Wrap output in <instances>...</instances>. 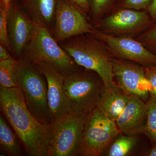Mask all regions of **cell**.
Segmentation results:
<instances>
[{"instance_id":"cell-13","label":"cell","mask_w":156,"mask_h":156,"mask_svg":"<svg viewBox=\"0 0 156 156\" xmlns=\"http://www.w3.org/2000/svg\"><path fill=\"white\" fill-rule=\"evenodd\" d=\"M150 17L146 11L122 9L105 18L101 22L100 30L116 34L136 32L150 25Z\"/></svg>"},{"instance_id":"cell-24","label":"cell","mask_w":156,"mask_h":156,"mask_svg":"<svg viewBox=\"0 0 156 156\" xmlns=\"http://www.w3.org/2000/svg\"><path fill=\"white\" fill-rule=\"evenodd\" d=\"M141 40L143 44L151 51L156 52V25L143 35Z\"/></svg>"},{"instance_id":"cell-26","label":"cell","mask_w":156,"mask_h":156,"mask_svg":"<svg viewBox=\"0 0 156 156\" xmlns=\"http://www.w3.org/2000/svg\"><path fill=\"white\" fill-rule=\"evenodd\" d=\"M73 5H74L85 14L89 13V0H67Z\"/></svg>"},{"instance_id":"cell-14","label":"cell","mask_w":156,"mask_h":156,"mask_svg":"<svg viewBox=\"0 0 156 156\" xmlns=\"http://www.w3.org/2000/svg\"><path fill=\"white\" fill-rule=\"evenodd\" d=\"M147 117L145 101L130 95L128 103L115 122L121 133L135 136L144 132Z\"/></svg>"},{"instance_id":"cell-22","label":"cell","mask_w":156,"mask_h":156,"mask_svg":"<svg viewBox=\"0 0 156 156\" xmlns=\"http://www.w3.org/2000/svg\"><path fill=\"white\" fill-rule=\"evenodd\" d=\"M8 11L9 10L0 7V44L10 52L7 27Z\"/></svg>"},{"instance_id":"cell-7","label":"cell","mask_w":156,"mask_h":156,"mask_svg":"<svg viewBox=\"0 0 156 156\" xmlns=\"http://www.w3.org/2000/svg\"><path fill=\"white\" fill-rule=\"evenodd\" d=\"M120 133L116 122L96 107L89 112L84 124L80 156L101 155Z\"/></svg>"},{"instance_id":"cell-1","label":"cell","mask_w":156,"mask_h":156,"mask_svg":"<svg viewBox=\"0 0 156 156\" xmlns=\"http://www.w3.org/2000/svg\"><path fill=\"white\" fill-rule=\"evenodd\" d=\"M2 115L30 156H47L48 126L34 116L27 106L19 87H0Z\"/></svg>"},{"instance_id":"cell-17","label":"cell","mask_w":156,"mask_h":156,"mask_svg":"<svg viewBox=\"0 0 156 156\" xmlns=\"http://www.w3.org/2000/svg\"><path fill=\"white\" fill-rule=\"evenodd\" d=\"M0 145L2 151L8 155H22L17 138L3 115H0Z\"/></svg>"},{"instance_id":"cell-4","label":"cell","mask_w":156,"mask_h":156,"mask_svg":"<svg viewBox=\"0 0 156 156\" xmlns=\"http://www.w3.org/2000/svg\"><path fill=\"white\" fill-rule=\"evenodd\" d=\"M21 58L32 63L45 62L53 65L65 76L80 69L70 55L62 48L44 25L35 22L32 37Z\"/></svg>"},{"instance_id":"cell-9","label":"cell","mask_w":156,"mask_h":156,"mask_svg":"<svg viewBox=\"0 0 156 156\" xmlns=\"http://www.w3.org/2000/svg\"><path fill=\"white\" fill-rule=\"evenodd\" d=\"M90 35L105 43L110 53L118 58L134 62L144 67L156 65V54L131 37L114 36L95 27Z\"/></svg>"},{"instance_id":"cell-15","label":"cell","mask_w":156,"mask_h":156,"mask_svg":"<svg viewBox=\"0 0 156 156\" xmlns=\"http://www.w3.org/2000/svg\"><path fill=\"white\" fill-rule=\"evenodd\" d=\"M130 96L115 82L105 87L97 106L107 117L116 122L128 103Z\"/></svg>"},{"instance_id":"cell-25","label":"cell","mask_w":156,"mask_h":156,"mask_svg":"<svg viewBox=\"0 0 156 156\" xmlns=\"http://www.w3.org/2000/svg\"><path fill=\"white\" fill-rule=\"evenodd\" d=\"M152 0H124L122 6L126 9L140 11L147 9Z\"/></svg>"},{"instance_id":"cell-8","label":"cell","mask_w":156,"mask_h":156,"mask_svg":"<svg viewBox=\"0 0 156 156\" xmlns=\"http://www.w3.org/2000/svg\"><path fill=\"white\" fill-rule=\"evenodd\" d=\"M85 15L83 11L67 0L58 1L51 31L58 43L59 44L77 36L92 33L95 27Z\"/></svg>"},{"instance_id":"cell-28","label":"cell","mask_w":156,"mask_h":156,"mask_svg":"<svg viewBox=\"0 0 156 156\" xmlns=\"http://www.w3.org/2000/svg\"><path fill=\"white\" fill-rule=\"evenodd\" d=\"M148 13L152 19L156 21V0H152L148 8Z\"/></svg>"},{"instance_id":"cell-19","label":"cell","mask_w":156,"mask_h":156,"mask_svg":"<svg viewBox=\"0 0 156 156\" xmlns=\"http://www.w3.org/2000/svg\"><path fill=\"white\" fill-rule=\"evenodd\" d=\"M138 141L136 135H123L120 133L112 144L108 153L109 156H125L130 153Z\"/></svg>"},{"instance_id":"cell-20","label":"cell","mask_w":156,"mask_h":156,"mask_svg":"<svg viewBox=\"0 0 156 156\" xmlns=\"http://www.w3.org/2000/svg\"><path fill=\"white\" fill-rule=\"evenodd\" d=\"M146 105L147 117L144 133L156 144V101L149 98Z\"/></svg>"},{"instance_id":"cell-6","label":"cell","mask_w":156,"mask_h":156,"mask_svg":"<svg viewBox=\"0 0 156 156\" xmlns=\"http://www.w3.org/2000/svg\"><path fill=\"white\" fill-rule=\"evenodd\" d=\"M89 113L67 114L48 125L47 156H80L84 124Z\"/></svg>"},{"instance_id":"cell-27","label":"cell","mask_w":156,"mask_h":156,"mask_svg":"<svg viewBox=\"0 0 156 156\" xmlns=\"http://www.w3.org/2000/svg\"><path fill=\"white\" fill-rule=\"evenodd\" d=\"M10 51L2 45L0 44V60H6L13 58Z\"/></svg>"},{"instance_id":"cell-5","label":"cell","mask_w":156,"mask_h":156,"mask_svg":"<svg viewBox=\"0 0 156 156\" xmlns=\"http://www.w3.org/2000/svg\"><path fill=\"white\" fill-rule=\"evenodd\" d=\"M17 80L29 110L41 123L50 125L48 83L44 74L35 64L21 58L18 60Z\"/></svg>"},{"instance_id":"cell-30","label":"cell","mask_w":156,"mask_h":156,"mask_svg":"<svg viewBox=\"0 0 156 156\" xmlns=\"http://www.w3.org/2000/svg\"><path fill=\"white\" fill-rule=\"evenodd\" d=\"M148 156H156V144L153 148L151 149V150L147 154Z\"/></svg>"},{"instance_id":"cell-18","label":"cell","mask_w":156,"mask_h":156,"mask_svg":"<svg viewBox=\"0 0 156 156\" xmlns=\"http://www.w3.org/2000/svg\"><path fill=\"white\" fill-rule=\"evenodd\" d=\"M18 60L14 57L0 60V87H18L17 80Z\"/></svg>"},{"instance_id":"cell-21","label":"cell","mask_w":156,"mask_h":156,"mask_svg":"<svg viewBox=\"0 0 156 156\" xmlns=\"http://www.w3.org/2000/svg\"><path fill=\"white\" fill-rule=\"evenodd\" d=\"M114 0H89V12L94 20L100 19L113 2Z\"/></svg>"},{"instance_id":"cell-12","label":"cell","mask_w":156,"mask_h":156,"mask_svg":"<svg viewBox=\"0 0 156 156\" xmlns=\"http://www.w3.org/2000/svg\"><path fill=\"white\" fill-rule=\"evenodd\" d=\"M44 74L48 83V99L51 123L69 114L64 92L65 76L45 62L33 63Z\"/></svg>"},{"instance_id":"cell-29","label":"cell","mask_w":156,"mask_h":156,"mask_svg":"<svg viewBox=\"0 0 156 156\" xmlns=\"http://www.w3.org/2000/svg\"><path fill=\"white\" fill-rule=\"evenodd\" d=\"M12 0H0V7L9 10Z\"/></svg>"},{"instance_id":"cell-23","label":"cell","mask_w":156,"mask_h":156,"mask_svg":"<svg viewBox=\"0 0 156 156\" xmlns=\"http://www.w3.org/2000/svg\"><path fill=\"white\" fill-rule=\"evenodd\" d=\"M144 67L145 77L149 84V98L156 101V65Z\"/></svg>"},{"instance_id":"cell-3","label":"cell","mask_w":156,"mask_h":156,"mask_svg":"<svg viewBox=\"0 0 156 156\" xmlns=\"http://www.w3.org/2000/svg\"><path fill=\"white\" fill-rule=\"evenodd\" d=\"M63 87L69 113L85 114L98 105L105 85L96 73L85 69L65 76Z\"/></svg>"},{"instance_id":"cell-2","label":"cell","mask_w":156,"mask_h":156,"mask_svg":"<svg viewBox=\"0 0 156 156\" xmlns=\"http://www.w3.org/2000/svg\"><path fill=\"white\" fill-rule=\"evenodd\" d=\"M86 34L73 37L59 44L79 66L96 73L106 88L115 83L113 59L100 40Z\"/></svg>"},{"instance_id":"cell-11","label":"cell","mask_w":156,"mask_h":156,"mask_svg":"<svg viewBox=\"0 0 156 156\" xmlns=\"http://www.w3.org/2000/svg\"><path fill=\"white\" fill-rule=\"evenodd\" d=\"M112 64L114 78L119 86L129 95L147 102L150 98V87L144 67L119 58L113 59Z\"/></svg>"},{"instance_id":"cell-16","label":"cell","mask_w":156,"mask_h":156,"mask_svg":"<svg viewBox=\"0 0 156 156\" xmlns=\"http://www.w3.org/2000/svg\"><path fill=\"white\" fill-rule=\"evenodd\" d=\"M59 0H21L20 4L34 22L46 26L51 32Z\"/></svg>"},{"instance_id":"cell-10","label":"cell","mask_w":156,"mask_h":156,"mask_svg":"<svg viewBox=\"0 0 156 156\" xmlns=\"http://www.w3.org/2000/svg\"><path fill=\"white\" fill-rule=\"evenodd\" d=\"M35 22L30 17L21 4L12 0L8 11L7 27L10 53L19 60L30 41Z\"/></svg>"}]
</instances>
